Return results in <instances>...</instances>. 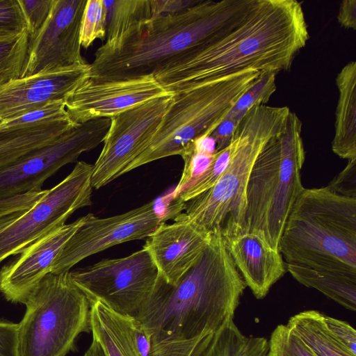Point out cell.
<instances>
[{"label": "cell", "mask_w": 356, "mask_h": 356, "mask_svg": "<svg viewBox=\"0 0 356 356\" xmlns=\"http://www.w3.org/2000/svg\"><path fill=\"white\" fill-rule=\"evenodd\" d=\"M309 38L301 3L254 0L237 24L173 57L153 74L172 94L249 70L277 74L290 70Z\"/></svg>", "instance_id": "obj_1"}, {"label": "cell", "mask_w": 356, "mask_h": 356, "mask_svg": "<svg viewBox=\"0 0 356 356\" xmlns=\"http://www.w3.org/2000/svg\"><path fill=\"white\" fill-rule=\"evenodd\" d=\"M247 286L220 232L196 263L172 286L160 276L136 318L149 337V356H195L202 343L234 319Z\"/></svg>", "instance_id": "obj_2"}, {"label": "cell", "mask_w": 356, "mask_h": 356, "mask_svg": "<svg viewBox=\"0 0 356 356\" xmlns=\"http://www.w3.org/2000/svg\"><path fill=\"white\" fill-rule=\"evenodd\" d=\"M254 0H200L177 14L141 23L112 50L98 48L88 76L123 79L153 74L173 57L237 24Z\"/></svg>", "instance_id": "obj_3"}, {"label": "cell", "mask_w": 356, "mask_h": 356, "mask_svg": "<svg viewBox=\"0 0 356 356\" xmlns=\"http://www.w3.org/2000/svg\"><path fill=\"white\" fill-rule=\"evenodd\" d=\"M279 250L286 264L356 270V199L327 186L304 188L287 218Z\"/></svg>", "instance_id": "obj_4"}, {"label": "cell", "mask_w": 356, "mask_h": 356, "mask_svg": "<svg viewBox=\"0 0 356 356\" xmlns=\"http://www.w3.org/2000/svg\"><path fill=\"white\" fill-rule=\"evenodd\" d=\"M302 129L297 114L290 111L284 131L270 138L257 156L246 187L240 232L256 234L277 250L289 213L304 188Z\"/></svg>", "instance_id": "obj_5"}, {"label": "cell", "mask_w": 356, "mask_h": 356, "mask_svg": "<svg viewBox=\"0 0 356 356\" xmlns=\"http://www.w3.org/2000/svg\"><path fill=\"white\" fill-rule=\"evenodd\" d=\"M289 112L287 106L249 109L236 127L239 145L225 172L213 187L182 204L174 218L189 220L211 234L219 231L222 236L240 232L253 164L268 141L284 131Z\"/></svg>", "instance_id": "obj_6"}, {"label": "cell", "mask_w": 356, "mask_h": 356, "mask_svg": "<svg viewBox=\"0 0 356 356\" xmlns=\"http://www.w3.org/2000/svg\"><path fill=\"white\" fill-rule=\"evenodd\" d=\"M260 74L249 70L173 93L172 102L151 142L123 175L158 159L182 156L195 140L213 133Z\"/></svg>", "instance_id": "obj_7"}, {"label": "cell", "mask_w": 356, "mask_h": 356, "mask_svg": "<svg viewBox=\"0 0 356 356\" xmlns=\"http://www.w3.org/2000/svg\"><path fill=\"white\" fill-rule=\"evenodd\" d=\"M18 323L19 356H66L90 332V302L70 271L49 273L31 291Z\"/></svg>", "instance_id": "obj_8"}, {"label": "cell", "mask_w": 356, "mask_h": 356, "mask_svg": "<svg viewBox=\"0 0 356 356\" xmlns=\"http://www.w3.org/2000/svg\"><path fill=\"white\" fill-rule=\"evenodd\" d=\"M70 276L89 302L100 301L113 311L135 318L150 300L159 277L145 248L70 271Z\"/></svg>", "instance_id": "obj_9"}, {"label": "cell", "mask_w": 356, "mask_h": 356, "mask_svg": "<svg viewBox=\"0 0 356 356\" xmlns=\"http://www.w3.org/2000/svg\"><path fill=\"white\" fill-rule=\"evenodd\" d=\"M93 164L79 161L72 172L0 234V263L47 232L65 225L76 210L92 204Z\"/></svg>", "instance_id": "obj_10"}, {"label": "cell", "mask_w": 356, "mask_h": 356, "mask_svg": "<svg viewBox=\"0 0 356 356\" xmlns=\"http://www.w3.org/2000/svg\"><path fill=\"white\" fill-rule=\"evenodd\" d=\"M111 119L97 118L80 124L50 144L0 169V200L35 190L60 168L104 140Z\"/></svg>", "instance_id": "obj_11"}, {"label": "cell", "mask_w": 356, "mask_h": 356, "mask_svg": "<svg viewBox=\"0 0 356 356\" xmlns=\"http://www.w3.org/2000/svg\"><path fill=\"white\" fill-rule=\"evenodd\" d=\"M172 93L149 99L111 118L104 146L95 164L92 186L99 189L123 175L148 146L172 102Z\"/></svg>", "instance_id": "obj_12"}, {"label": "cell", "mask_w": 356, "mask_h": 356, "mask_svg": "<svg viewBox=\"0 0 356 356\" xmlns=\"http://www.w3.org/2000/svg\"><path fill=\"white\" fill-rule=\"evenodd\" d=\"M156 200L126 213L100 218L88 213L86 222L67 241L54 261L50 273L70 270L89 256L113 245L148 237L168 219L169 211L158 213Z\"/></svg>", "instance_id": "obj_13"}, {"label": "cell", "mask_w": 356, "mask_h": 356, "mask_svg": "<svg viewBox=\"0 0 356 356\" xmlns=\"http://www.w3.org/2000/svg\"><path fill=\"white\" fill-rule=\"evenodd\" d=\"M170 93L153 74L123 79L86 76L67 96L65 104L73 122L111 117L139 104Z\"/></svg>", "instance_id": "obj_14"}, {"label": "cell", "mask_w": 356, "mask_h": 356, "mask_svg": "<svg viewBox=\"0 0 356 356\" xmlns=\"http://www.w3.org/2000/svg\"><path fill=\"white\" fill-rule=\"evenodd\" d=\"M86 0H54L50 15L35 38L29 42L21 77L43 71L85 64L80 26Z\"/></svg>", "instance_id": "obj_15"}, {"label": "cell", "mask_w": 356, "mask_h": 356, "mask_svg": "<svg viewBox=\"0 0 356 356\" xmlns=\"http://www.w3.org/2000/svg\"><path fill=\"white\" fill-rule=\"evenodd\" d=\"M88 214L56 228L25 248L0 270V292L12 302L24 303L31 291L51 272L56 258Z\"/></svg>", "instance_id": "obj_16"}, {"label": "cell", "mask_w": 356, "mask_h": 356, "mask_svg": "<svg viewBox=\"0 0 356 356\" xmlns=\"http://www.w3.org/2000/svg\"><path fill=\"white\" fill-rule=\"evenodd\" d=\"M89 73V64L40 72L0 87V120H10L48 102L64 100Z\"/></svg>", "instance_id": "obj_17"}, {"label": "cell", "mask_w": 356, "mask_h": 356, "mask_svg": "<svg viewBox=\"0 0 356 356\" xmlns=\"http://www.w3.org/2000/svg\"><path fill=\"white\" fill-rule=\"evenodd\" d=\"M161 224L143 245L150 254L159 275L175 286L196 263L209 244L211 233L183 218Z\"/></svg>", "instance_id": "obj_18"}, {"label": "cell", "mask_w": 356, "mask_h": 356, "mask_svg": "<svg viewBox=\"0 0 356 356\" xmlns=\"http://www.w3.org/2000/svg\"><path fill=\"white\" fill-rule=\"evenodd\" d=\"M222 237L247 287L257 299L264 298L287 272L282 254L254 233L238 232Z\"/></svg>", "instance_id": "obj_19"}, {"label": "cell", "mask_w": 356, "mask_h": 356, "mask_svg": "<svg viewBox=\"0 0 356 356\" xmlns=\"http://www.w3.org/2000/svg\"><path fill=\"white\" fill-rule=\"evenodd\" d=\"M90 302V325L92 337L107 356H143L138 337L143 325L136 318L120 314L100 301Z\"/></svg>", "instance_id": "obj_20"}, {"label": "cell", "mask_w": 356, "mask_h": 356, "mask_svg": "<svg viewBox=\"0 0 356 356\" xmlns=\"http://www.w3.org/2000/svg\"><path fill=\"white\" fill-rule=\"evenodd\" d=\"M76 125L66 115L19 129L0 131V169L50 144Z\"/></svg>", "instance_id": "obj_21"}, {"label": "cell", "mask_w": 356, "mask_h": 356, "mask_svg": "<svg viewBox=\"0 0 356 356\" xmlns=\"http://www.w3.org/2000/svg\"><path fill=\"white\" fill-rule=\"evenodd\" d=\"M339 91L335 112L333 152L341 159H356V62L347 63L336 77Z\"/></svg>", "instance_id": "obj_22"}, {"label": "cell", "mask_w": 356, "mask_h": 356, "mask_svg": "<svg viewBox=\"0 0 356 356\" xmlns=\"http://www.w3.org/2000/svg\"><path fill=\"white\" fill-rule=\"evenodd\" d=\"M286 269L301 284L318 290L349 311H356V270L316 268L293 264H286Z\"/></svg>", "instance_id": "obj_23"}, {"label": "cell", "mask_w": 356, "mask_h": 356, "mask_svg": "<svg viewBox=\"0 0 356 356\" xmlns=\"http://www.w3.org/2000/svg\"><path fill=\"white\" fill-rule=\"evenodd\" d=\"M106 40L99 48L112 50L141 23L152 18L150 0H106Z\"/></svg>", "instance_id": "obj_24"}, {"label": "cell", "mask_w": 356, "mask_h": 356, "mask_svg": "<svg viewBox=\"0 0 356 356\" xmlns=\"http://www.w3.org/2000/svg\"><path fill=\"white\" fill-rule=\"evenodd\" d=\"M268 350V340L245 335L231 319L202 343L195 356H266Z\"/></svg>", "instance_id": "obj_25"}, {"label": "cell", "mask_w": 356, "mask_h": 356, "mask_svg": "<svg viewBox=\"0 0 356 356\" xmlns=\"http://www.w3.org/2000/svg\"><path fill=\"white\" fill-rule=\"evenodd\" d=\"M323 314L317 310L302 311L286 325L316 356H353L327 330Z\"/></svg>", "instance_id": "obj_26"}, {"label": "cell", "mask_w": 356, "mask_h": 356, "mask_svg": "<svg viewBox=\"0 0 356 356\" xmlns=\"http://www.w3.org/2000/svg\"><path fill=\"white\" fill-rule=\"evenodd\" d=\"M240 142L238 130L232 136L229 145L216 152L213 161L200 175L194 177L191 182L174 198L172 204L180 207L182 204L207 191L217 182L229 165Z\"/></svg>", "instance_id": "obj_27"}, {"label": "cell", "mask_w": 356, "mask_h": 356, "mask_svg": "<svg viewBox=\"0 0 356 356\" xmlns=\"http://www.w3.org/2000/svg\"><path fill=\"white\" fill-rule=\"evenodd\" d=\"M29 47L27 30L0 35V87L21 77Z\"/></svg>", "instance_id": "obj_28"}, {"label": "cell", "mask_w": 356, "mask_h": 356, "mask_svg": "<svg viewBox=\"0 0 356 356\" xmlns=\"http://www.w3.org/2000/svg\"><path fill=\"white\" fill-rule=\"evenodd\" d=\"M276 74L262 72L255 83L240 97L225 119H234L240 122L251 108L265 105L276 91Z\"/></svg>", "instance_id": "obj_29"}, {"label": "cell", "mask_w": 356, "mask_h": 356, "mask_svg": "<svg viewBox=\"0 0 356 356\" xmlns=\"http://www.w3.org/2000/svg\"><path fill=\"white\" fill-rule=\"evenodd\" d=\"M106 38V10L103 0H87L80 26V44L88 49Z\"/></svg>", "instance_id": "obj_30"}, {"label": "cell", "mask_w": 356, "mask_h": 356, "mask_svg": "<svg viewBox=\"0 0 356 356\" xmlns=\"http://www.w3.org/2000/svg\"><path fill=\"white\" fill-rule=\"evenodd\" d=\"M266 356H316L286 325L280 324L268 340Z\"/></svg>", "instance_id": "obj_31"}, {"label": "cell", "mask_w": 356, "mask_h": 356, "mask_svg": "<svg viewBox=\"0 0 356 356\" xmlns=\"http://www.w3.org/2000/svg\"><path fill=\"white\" fill-rule=\"evenodd\" d=\"M64 100L53 101L18 118L2 122L0 131L15 129L67 115Z\"/></svg>", "instance_id": "obj_32"}, {"label": "cell", "mask_w": 356, "mask_h": 356, "mask_svg": "<svg viewBox=\"0 0 356 356\" xmlns=\"http://www.w3.org/2000/svg\"><path fill=\"white\" fill-rule=\"evenodd\" d=\"M26 22L29 42L33 41L46 23L54 0H18Z\"/></svg>", "instance_id": "obj_33"}, {"label": "cell", "mask_w": 356, "mask_h": 356, "mask_svg": "<svg viewBox=\"0 0 356 356\" xmlns=\"http://www.w3.org/2000/svg\"><path fill=\"white\" fill-rule=\"evenodd\" d=\"M26 22L18 0H0V35L19 33Z\"/></svg>", "instance_id": "obj_34"}, {"label": "cell", "mask_w": 356, "mask_h": 356, "mask_svg": "<svg viewBox=\"0 0 356 356\" xmlns=\"http://www.w3.org/2000/svg\"><path fill=\"white\" fill-rule=\"evenodd\" d=\"M324 323L334 338L351 355L356 356V332L347 322L323 314Z\"/></svg>", "instance_id": "obj_35"}, {"label": "cell", "mask_w": 356, "mask_h": 356, "mask_svg": "<svg viewBox=\"0 0 356 356\" xmlns=\"http://www.w3.org/2000/svg\"><path fill=\"white\" fill-rule=\"evenodd\" d=\"M327 186L338 195L356 199V159L348 161Z\"/></svg>", "instance_id": "obj_36"}, {"label": "cell", "mask_w": 356, "mask_h": 356, "mask_svg": "<svg viewBox=\"0 0 356 356\" xmlns=\"http://www.w3.org/2000/svg\"><path fill=\"white\" fill-rule=\"evenodd\" d=\"M48 190H35L0 200V218L22 210L31 208Z\"/></svg>", "instance_id": "obj_37"}, {"label": "cell", "mask_w": 356, "mask_h": 356, "mask_svg": "<svg viewBox=\"0 0 356 356\" xmlns=\"http://www.w3.org/2000/svg\"><path fill=\"white\" fill-rule=\"evenodd\" d=\"M18 323L0 321V356H19Z\"/></svg>", "instance_id": "obj_38"}, {"label": "cell", "mask_w": 356, "mask_h": 356, "mask_svg": "<svg viewBox=\"0 0 356 356\" xmlns=\"http://www.w3.org/2000/svg\"><path fill=\"white\" fill-rule=\"evenodd\" d=\"M200 0H150L152 18L181 13L197 4Z\"/></svg>", "instance_id": "obj_39"}, {"label": "cell", "mask_w": 356, "mask_h": 356, "mask_svg": "<svg viewBox=\"0 0 356 356\" xmlns=\"http://www.w3.org/2000/svg\"><path fill=\"white\" fill-rule=\"evenodd\" d=\"M238 123L234 119H225L210 135L216 141V152L229 145Z\"/></svg>", "instance_id": "obj_40"}, {"label": "cell", "mask_w": 356, "mask_h": 356, "mask_svg": "<svg viewBox=\"0 0 356 356\" xmlns=\"http://www.w3.org/2000/svg\"><path fill=\"white\" fill-rule=\"evenodd\" d=\"M337 21L341 26L346 29H356V1L344 0L341 1Z\"/></svg>", "instance_id": "obj_41"}, {"label": "cell", "mask_w": 356, "mask_h": 356, "mask_svg": "<svg viewBox=\"0 0 356 356\" xmlns=\"http://www.w3.org/2000/svg\"><path fill=\"white\" fill-rule=\"evenodd\" d=\"M26 210H22L16 211L13 213H10L7 216H4L0 218V234L3 232L6 229L10 226L13 223L17 221L26 211Z\"/></svg>", "instance_id": "obj_42"}, {"label": "cell", "mask_w": 356, "mask_h": 356, "mask_svg": "<svg viewBox=\"0 0 356 356\" xmlns=\"http://www.w3.org/2000/svg\"><path fill=\"white\" fill-rule=\"evenodd\" d=\"M83 356H107L99 343L92 337V343Z\"/></svg>", "instance_id": "obj_43"}, {"label": "cell", "mask_w": 356, "mask_h": 356, "mask_svg": "<svg viewBox=\"0 0 356 356\" xmlns=\"http://www.w3.org/2000/svg\"><path fill=\"white\" fill-rule=\"evenodd\" d=\"M1 123H2V121L0 120V125H1Z\"/></svg>", "instance_id": "obj_44"}]
</instances>
